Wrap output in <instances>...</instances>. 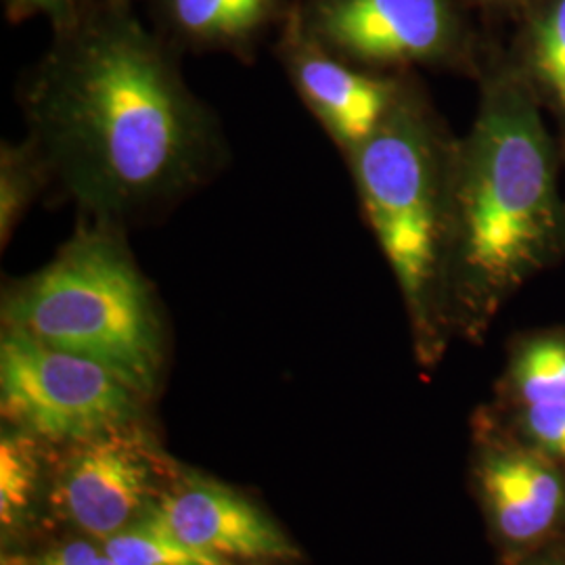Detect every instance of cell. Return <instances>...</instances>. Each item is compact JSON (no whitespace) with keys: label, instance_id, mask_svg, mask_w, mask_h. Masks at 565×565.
Segmentation results:
<instances>
[{"label":"cell","instance_id":"6da1fadb","mask_svg":"<svg viewBox=\"0 0 565 565\" xmlns=\"http://www.w3.org/2000/svg\"><path fill=\"white\" fill-rule=\"evenodd\" d=\"M28 139L82 221L128 228L223 163L221 128L124 7L76 13L21 90Z\"/></svg>","mask_w":565,"mask_h":565},{"label":"cell","instance_id":"7a4b0ae2","mask_svg":"<svg viewBox=\"0 0 565 565\" xmlns=\"http://www.w3.org/2000/svg\"><path fill=\"white\" fill-rule=\"evenodd\" d=\"M543 103L522 72L488 74L457 141L448 317L480 343L509 298L565 256V200Z\"/></svg>","mask_w":565,"mask_h":565},{"label":"cell","instance_id":"3957f363","mask_svg":"<svg viewBox=\"0 0 565 565\" xmlns=\"http://www.w3.org/2000/svg\"><path fill=\"white\" fill-rule=\"evenodd\" d=\"M457 141L404 84L377 132L345 158L364 216L403 294L417 363L434 369L452 340L448 266Z\"/></svg>","mask_w":565,"mask_h":565},{"label":"cell","instance_id":"277c9868","mask_svg":"<svg viewBox=\"0 0 565 565\" xmlns=\"http://www.w3.org/2000/svg\"><path fill=\"white\" fill-rule=\"evenodd\" d=\"M0 323L107 366L151 403L162 392L168 329L124 228L82 221L42 268L4 285Z\"/></svg>","mask_w":565,"mask_h":565},{"label":"cell","instance_id":"5b68a950","mask_svg":"<svg viewBox=\"0 0 565 565\" xmlns=\"http://www.w3.org/2000/svg\"><path fill=\"white\" fill-rule=\"evenodd\" d=\"M153 417L53 445L49 532L105 541L151 518L181 469Z\"/></svg>","mask_w":565,"mask_h":565},{"label":"cell","instance_id":"8992f818","mask_svg":"<svg viewBox=\"0 0 565 565\" xmlns=\"http://www.w3.org/2000/svg\"><path fill=\"white\" fill-rule=\"evenodd\" d=\"M151 401L107 366L0 329V419L51 445H72L149 419Z\"/></svg>","mask_w":565,"mask_h":565},{"label":"cell","instance_id":"52a82bcc","mask_svg":"<svg viewBox=\"0 0 565 565\" xmlns=\"http://www.w3.org/2000/svg\"><path fill=\"white\" fill-rule=\"evenodd\" d=\"M469 480L501 562L565 539V467L525 445L480 408Z\"/></svg>","mask_w":565,"mask_h":565},{"label":"cell","instance_id":"ba28073f","mask_svg":"<svg viewBox=\"0 0 565 565\" xmlns=\"http://www.w3.org/2000/svg\"><path fill=\"white\" fill-rule=\"evenodd\" d=\"M306 32L366 70L452 60L461 23L450 0H310Z\"/></svg>","mask_w":565,"mask_h":565},{"label":"cell","instance_id":"9c48e42d","mask_svg":"<svg viewBox=\"0 0 565 565\" xmlns=\"http://www.w3.org/2000/svg\"><path fill=\"white\" fill-rule=\"evenodd\" d=\"M151 518L184 545L233 564L303 562L300 545L258 501L191 465H181Z\"/></svg>","mask_w":565,"mask_h":565},{"label":"cell","instance_id":"30bf717a","mask_svg":"<svg viewBox=\"0 0 565 565\" xmlns=\"http://www.w3.org/2000/svg\"><path fill=\"white\" fill-rule=\"evenodd\" d=\"M281 60L306 107L350 158L384 124L403 93V81L342 60L315 41L294 13L281 39Z\"/></svg>","mask_w":565,"mask_h":565},{"label":"cell","instance_id":"8fae6325","mask_svg":"<svg viewBox=\"0 0 565 565\" xmlns=\"http://www.w3.org/2000/svg\"><path fill=\"white\" fill-rule=\"evenodd\" d=\"M53 445L18 427L0 429V553L36 545L49 532Z\"/></svg>","mask_w":565,"mask_h":565},{"label":"cell","instance_id":"7c38bea8","mask_svg":"<svg viewBox=\"0 0 565 565\" xmlns=\"http://www.w3.org/2000/svg\"><path fill=\"white\" fill-rule=\"evenodd\" d=\"M281 0H163L172 30L207 49H243L277 20Z\"/></svg>","mask_w":565,"mask_h":565},{"label":"cell","instance_id":"4fadbf2b","mask_svg":"<svg viewBox=\"0 0 565 565\" xmlns=\"http://www.w3.org/2000/svg\"><path fill=\"white\" fill-rule=\"evenodd\" d=\"M525 76L553 114L565 145V0H548L532 23Z\"/></svg>","mask_w":565,"mask_h":565},{"label":"cell","instance_id":"5bb4252c","mask_svg":"<svg viewBox=\"0 0 565 565\" xmlns=\"http://www.w3.org/2000/svg\"><path fill=\"white\" fill-rule=\"evenodd\" d=\"M482 411L509 434L565 467V390L522 403L488 404Z\"/></svg>","mask_w":565,"mask_h":565},{"label":"cell","instance_id":"9a60e30c","mask_svg":"<svg viewBox=\"0 0 565 565\" xmlns=\"http://www.w3.org/2000/svg\"><path fill=\"white\" fill-rule=\"evenodd\" d=\"M51 182L39 149L25 141L4 142L0 149V245L7 247L25 212Z\"/></svg>","mask_w":565,"mask_h":565},{"label":"cell","instance_id":"2e32d148","mask_svg":"<svg viewBox=\"0 0 565 565\" xmlns=\"http://www.w3.org/2000/svg\"><path fill=\"white\" fill-rule=\"evenodd\" d=\"M102 545L116 565H237L184 545L153 518L121 530Z\"/></svg>","mask_w":565,"mask_h":565},{"label":"cell","instance_id":"e0dca14e","mask_svg":"<svg viewBox=\"0 0 565 565\" xmlns=\"http://www.w3.org/2000/svg\"><path fill=\"white\" fill-rule=\"evenodd\" d=\"M0 565H116L99 541L55 534L36 545L0 553Z\"/></svg>","mask_w":565,"mask_h":565},{"label":"cell","instance_id":"ac0fdd59","mask_svg":"<svg viewBox=\"0 0 565 565\" xmlns=\"http://www.w3.org/2000/svg\"><path fill=\"white\" fill-rule=\"evenodd\" d=\"M7 4L13 15L30 18L39 13L55 21L57 28L74 20V15L78 13L74 0H7Z\"/></svg>","mask_w":565,"mask_h":565},{"label":"cell","instance_id":"d6986e66","mask_svg":"<svg viewBox=\"0 0 565 565\" xmlns=\"http://www.w3.org/2000/svg\"><path fill=\"white\" fill-rule=\"evenodd\" d=\"M501 565H565V539L534 553H527L524 557L501 562Z\"/></svg>","mask_w":565,"mask_h":565}]
</instances>
